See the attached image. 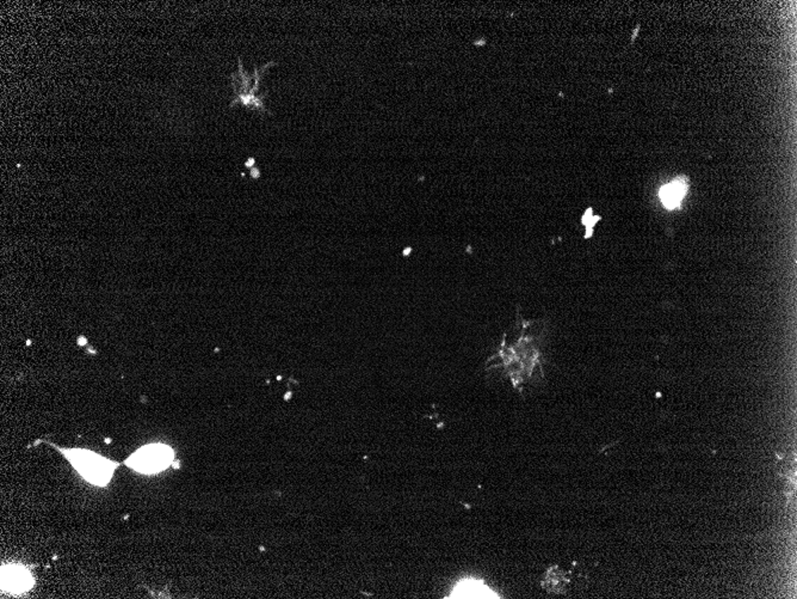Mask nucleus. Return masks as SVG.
Returning <instances> with one entry per match:
<instances>
[{
    "mask_svg": "<svg viewBox=\"0 0 797 599\" xmlns=\"http://www.w3.org/2000/svg\"><path fill=\"white\" fill-rule=\"evenodd\" d=\"M173 457V450L168 445L149 444L135 451L123 464L141 474H158L172 466Z\"/></svg>",
    "mask_w": 797,
    "mask_h": 599,
    "instance_id": "obj_2",
    "label": "nucleus"
},
{
    "mask_svg": "<svg viewBox=\"0 0 797 599\" xmlns=\"http://www.w3.org/2000/svg\"><path fill=\"white\" fill-rule=\"evenodd\" d=\"M450 598H498V597L494 592L486 588L483 583L463 581L451 593Z\"/></svg>",
    "mask_w": 797,
    "mask_h": 599,
    "instance_id": "obj_5",
    "label": "nucleus"
},
{
    "mask_svg": "<svg viewBox=\"0 0 797 599\" xmlns=\"http://www.w3.org/2000/svg\"><path fill=\"white\" fill-rule=\"evenodd\" d=\"M3 580H8V590L15 595H20L32 588V576L23 567H8V576L3 573Z\"/></svg>",
    "mask_w": 797,
    "mask_h": 599,
    "instance_id": "obj_4",
    "label": "nucleus"
},
{
    "mask_svg": "<svg viewBox=\"0 0 797 599\" xmlns=\"http://www.w3.org/2000/svg\"><path fill=\"white\" fill-rule=\"evenodd\" d=\"M688 192V183L684 179H676L660 189L661 202L667 210H674L681 205Z\"/></svg>",
    "mask_w": 797,
    "mask_h": 599,
    "instance_id": "obj_3",
    "label": "nucleus"
},
{
    "mask_svg": "<svg viewBox=\"0 0 797 599\" xmlns=\"http://www.w3.org/2000/svg\"><path fill=\"white\" fill-rule=\"evenodd\" d=\"M54 447L63 454V457L70 463V466H73V469L77 470V473L85 481L92 483L94 486H108L113 478L115 470L122 464L105 459L94 451L85 450V449H63L55 445Z\"/></svg>",
    "mask_w": 797,
    "mask_h": 599,
    "instance_id": "obj_1",
    "label": "nucleus"
}]
</instances>
